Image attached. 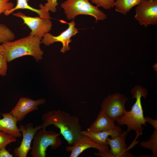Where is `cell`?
<instances>
[{"label":"cell","mask_w":157,"mask_h":157,"mask_svg":"<svg viewBox=\"0 0 157 157\" xmlns=\"http://www.w3.org/2000/svg\"><path fill=\"white\" fill-rule=\"evenodd\" d=\"M29 0H17L16 6L11 9L5 11L4 13V14L6 16H8L17 10L26 9L35 12L39 15V17L41 18L51 19L52 18L50 16L49 11L44 8L42 4H40V9H35L28 4V2Z\"/></svg>","instance_id":"cell-17"},{"label":"cell","mask_w":157,"mask_h":157,"mask_svg":"<svg viewBox=\"0 0 157 157\" xmlns=\"http://www.w3.org/2000/svg\"><path fill=\"white\" fill-rule=\"evenodd\" d=\"M94 154L102 157H114L110 150L109 149L103 151H98V152L95 153Z\"/></svg>","instance_id":"cell-26"},{"label":"cell","mask_w":157,"mask_h":157,"mask_svg":"<svg viewBox=\"0 0 157 157\" xmlns=\"http://www.w3.org/2000/svg\"><path fill=\"white\" fill-rule=\"evenodd\" d=\"M140 146L144 148L151 150L153 153L152 157H157V129L154 130L149 139L141 141Z\"/></svg>","instance_id":"cell-19"},{"label":"cell","mask_w":157,"mask_h":157,"mask_svg":"<svg viewBox=\"0 0 157 157\" xmlns=\"http://www.w3.org/2000/svg\"><path fill=\"white\" fill-rule=\"evenodd\" d=\"M122 131L119 125H116L112 129L108 131H103L97 133L90 132L86 131H82V135H85L96 142L101 144L108 145L106 141L107 138L109 136L111 139H113Z\"/></svg>","instance_id":"cell-16"},{"label":"cell","mask_w":157,"mask_h":157,"mask_svg":"<svg viewBox=\"0 0 157 157\" xmlns=\"http://www.w3.org/2000/svg\"><path fill=\"white\" fill-rule=\"evenodd\" d=\"M4 49L3 46L1 44H0V54H4Z\"/></svg>","instance_id":"cell-29"},{"label":"cell","mask_w":157,"mask_h":157,"mask_svg":"<svg viewBox=\"0 0 157 157\" xmlns=\"http://www.w3.org/2000/svg\"><path fill=\"white\" fill-rule=\"evenodd\" d=\"M115 126V122L104 111L101 110L95 120L87 128V131L93 133L108 131L113 129Z\"/></svg>","instance_id":"cell-14"},{"label":"cell","mask_w":157,"mask_h":157,"mask_svg":"<svg viewBox=\"0 0 157 157\" xmlns=\"http://www.w3.org/2000/svg\"><path fill=\"white\" fill-rule=\"evenodd\" d=\"M60 134L46 129L41 128L35 134L31 154L32 157H45L47 148L50 147L54 150L62 144Z\"/></svg>","instance_id":"cell-5"},{"label":"cell","mask_w":157,"mask_h":157,"mask_svg":"<svg viewBox=\"0 0 157 157\" xmlns=\"http://www.w3.org/2000/svg\"><path fill=\"white\" fill-rule=\"evenodd\" d=\"M13 15L23 19L24 23L31 30L29 35L32 36L42 39L51 29L53 24L51 19L28 16L21 12L13 13Z\"/></svg>","instance_id":"cell-8"},{"label":"cell","mask_w":157,"mask_h":157,"mask_svg":"<svg viewBox=\"0 0 157 157\" xmlns=\"http://www.w3.org/2000/svg\"><path fill=\"white\" fill-rule=\"evenodd\" d=\"M128 99L123 94L118 93L109 95L103 100L101 110L113 121H117L122 117L127 111L125 104Z\"/></svg>","instance_id":"cell-6"},{"label":"cell","mask_w":157,"mask_h":157,"mask_svg":"<svg viewBox=\"0 0 157 157\" xmlns=\"http://www.w3.org/2000/svg\"><path fill=\"white\" fill-rule=\"evenodd\" d=\"M66 23L69 26L67 28L57 36H54L49 33H46L42 39V43L46 46H48L55 42H60L63 45L60 50L61 52L64 53L69 50L70 47L69 46V44L72 41L71 38L76 35L78 31L75 27V23L74 19L70 22Z\"/></svg>","instance_id":"cell-9"},{"label":"cell","mask_w":157,"mask_h":157,"mask_svg":"<svg viewBox=\"0 0 157 157\" xmlns=\"http://www.w3.org/2000/svg\"><path fill=\"white\" fill-rule=\"evenodd\" d=\"M131 92L132 97L136 99V101L131 110L129 111H126L123 116L116 121L119 125H126V131L128 133L134 130L138 133L144 129L142 125L146 126L141 98L142 97L145 99L147 98V91L146 89L140 85H138L133 89Z\"/></svg>","instance_id":"cell-3"},{"label":"cell","mask_w":157,"mask_h":157,"mask_svg":"<svg viewBox=\"0 0 157 157\" xmlns=\"http://www.w3.org/2000/svg\"><path fill=\"white\" fill-rule=\"evenodd\" d=\"M42 39L29 35L15 41L1 44L4 49V56L8 62L25 56H32L39 61L42 58L44 52L40 44Z\"/></svg>","instance_id":"cell-2"},{"label":"cell","mask_w":157,"mask_h":157,"mask_svg":"<svg viewBox=\"0 0 157 157\" xmlns=\"http://www.w3.org/2000/svg\"><path fill=\"white\" fill-rule=\"evenodd\" d=\"M128 133L126 131H124L113 139L107 138L106 141L114 157H135L127 148L126 139Z\"/></svg>","instance_id":"cell-13"},{"label":"cell","mask_w":157,"mask_h":157,"mask_svg":"<svg viewBox=\"0 0 157 157\" xmlns=\"http://www.w3.org/2000/svg\"><path fill=\"white\" fill-rule=\"evenodd\" d=\"M45 99L34 100L26 97H21L15 106L9 112L17 122L23 120L29 113L38 109V106L44 104Z\"/></svg>","instance_id":"cell-11"},{"label":"cell","mask_w":157,"mask_h":157,"mask_svg":"<svg viewBox=\"0 0 157 157\" xmlns=\"http://www.w3.org/2000/svg\"><path fill=\"white\" fill-rule=\"evenodd\" d=\"M98 7H101L106 9H109L115 6V0H90Z\"/></svg>","instance_id":"cell-22"},{"label":"cell","mask_w":157,"mask_h":157,"mask_svg":"<svg viewBox=\"0 0 157 157\" xmlns=\"http://www.w3.org/2000/svg\"><path fill=\"white\" fill-rule=\"evenodd\" d=\"M90 0H66L61 4V6L68 20H74L81 15H88L94 17L96 22L107 18V15L98 7L92 4Z\"/></svg>","instance_id":"cell-4"},{"label":"cell","mask_w":157,"mask_h":157,"mask_svg":"<svg viewBox=\"0 0 157 157\" xmlns=\"http://www.w3.org/2000/svg\"><path fill=\"white\" fill-rule=\"evenodd\" d=\"M3 54H0V76H4L6 74L7 63Z\"/></svg>","instance_id":"cell-24"},{"label":"cell","mask_w":157,"mask_h":157,"mask_svg":"<svg viewBox=\"0 0 157 157\" xmlns=\"http://www.w3.org/2000/svg\"><path fill=\"white\" fill-rule=\"evenodd\" d=\"M13 154H11L5 147L0 149V157H13Z\"/></svg>","instance_id":"cell-27"},{"label":"cell","mask_w":157,"mask_h":157,"mask_svg":"<svg viewBox=\"0 0 157 157\" xmlns=\"http://www.w3.org/2000/svg\"><path fill=\"white\" fill-rule=\"evenodd\" d=\"M13 136L8 135L0 131V149L5 147L8 144L17 141Z\"/></svg>","instance_id":"cell-21"},{"label":"cell","mask_w":157,"mask_h":157,"mask_svg":"<svg viewBox=\"0 0 157 157\" xmlns=\"http://www.w3.org/2000/svg\"><path fill=\"white\" fill-rule=\"evenodd\" d=\"M2 116L3 118L0 119V131L16 138L21 137L16 119L9 113H2Z\"/></svg>","instance_id":"cell-15"},{"label":"cell","mask_w":157,"mask_h":157,"mask_svg":"<svg viewBox=\"0 0 157 157\" xmlns=\"http://www.w3.org/2000/svg\"><path fill=\"white\" fill-rule=\"evenodd\" d=\"M144 118L146 122L150 123L154 129H157V119H154L150 117H144Z\"/></svg>","instance_id":"cell-28"},{"label":"cell","mask_w":157,"mask_h":157,"mask_svg":"<svg viewBox=\"0 0 157 157\" xmlns=\"http://www.w3.org/2000/svg\"><path fill=\"white\" fill-rule=\"evenodd\" d=\"M42 119V128L53 125L60 130V133L69 145H74L82 136L81 126L78 118L60 109L44 113Z\"/></svg>","instance_id":"cell-1"},{"label":"cell","mask_w":157,"mask_h":157,"mask_svg":"<svg viewBox=\"0 0 157 157\" xmlns=\"http://www.w3.org/2000/svg\"><path fill=\"white\" fill-rule=\"evenodd\" d=\"M15 38V34L8 27L0 24V44L13 41Z\"/></svg>","instance_id":"cell-20"},{"label":"cell","mask_w":157,"mask_h":157,"mask_svg":"<svg viewBox=\"0 0 157 157\" xmlns=\"http://www.w3.org/2000/svg\"><path fill=\"white\" fill-rule=\"evenodd\" d=\"M135 18L141 26L157 24V0H142L135 8Z\"/></svg>","instance_id":"cell-7"},{"label":"cell","mask_w":157,"mask_h":157,"mask_svg":"<svg viewBox=\"0 0 157 157\" xmlns=\"http://www.w3.org/2000/svg\"><path fill=\"white\" fill-rule=\"evenodd\" d=\"M10 0H0V17L1 14L7 10L12 9L14 7L13 3L9 2Z\"/></svg>","instance_id":"cell-23"},{"label":"cell","mask_w":157,"mask_h":157,"mask_svg":"<svg viewBox=\"0 0 157 157\" xmlns=\"http://www.w3.org/2000/svg\"><path fill=\"white\" fill-rule=\"evenodd\" d=\"M91 148L103 151L109 149V146L99 144L88 136L82 135L74 145H68L65 149L67 151L71 152L69 157H77L84 151Z\"/></svg>","instance_id":"cell-12"},{"label":"cell","mask_w":157,"mask_h":157,"mask_svg":"<svg viewBox=\"0 0 157 157\" xmlns=\"http://www.w3.org/2000/svg\"><path fill=\"white\" fill-rule=\"evenodd\" d=\"M47 2L43 5L44 8L48 11L55 13L57 11L58 0H46Z\"/></svg>","instance_id":"cell-25"},{"label":"cell","mask_w":157,"mask_h":157,"mask_svg":"<svg viewBox=\"0 0 157 157\" xmlns=\"http://www.w3.org/2000/svg\"><path fill=\"white\" fill-rule=\"evenodd\" d=\"M42 128V124L34 127L32 123H28L25 126L21 125L19 127L23 139L18 147L13 150L14 156L15 157H26L28 152L31 149L32 140L36 132Z\"/></svg>","instance_id":"cell-10"},{"label":"cell","mask_w":157,"mask_h":157,"mask_svg":"<svg viewBox=\"0 0 157 157\" xmlns=\"http://www.w3.org/2000/svg\"><path fill=\"white\" fill-rule=\"evenodd\" d=\"M142 0H117L115 7L116 11L124 15L133 7L138 5Z\"/></svg>","instance_id":"cell-18"}]
</instances>
